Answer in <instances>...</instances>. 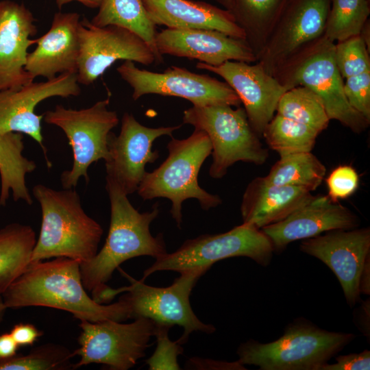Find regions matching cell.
Wrapping results in <instances>:
<instances>
[{"label": "cell", "mask_w": 370, "mask_h": 370, "mask_svg": "<svg viewBox=\"0 0 370 370\" xmlns=\"http://www.w3.org/2000/svg\"><path fill=\"white\" fill-rule=\"evenodd\" d=\"M1 297L7 308L49 307L90 322L130 319V308L123 299L102 304L89 296L82 283L80 262L66 257L30 262Z\"/></svg>", "instance_id": "obj_1"}, {"label": "cell", "mask_w": 370, "mask_h": 370, "mask_svg": "<svg viewBox=\"0 0 370 370\" xmlns=\"http://www.w3.org/2000/svg\"><path fill=\"white\" fill-rule=\"evenodd\" d=\"M106 189L111 212L108 236L95 256L80 264L83 285L93 299L108 286L106 283L114 271L126 260L143 256L156 259L167 253L162 234L153 236L149 230L158 216V204L150 211L140 212L115 185L106 182Z\"/></svg>", "instance_id": "obj_2"}, {"label": "cell", "mask_w": 370, "mask_h": 370, "mask_svg": "<svg viewBox=\"0 0 370 370\" xmlns=\"http://www.w3.org/2000/svg\"><path fill=\"white\" fill-rule=\"evenodd\" d=\"M32 193L40 206L42 221L30 262L58 257L80 264L90 261L98 252L103 230L84 210L77 191L36 184Z\"/></svg>", "instance_id": "obj_3"}, {"label": "cell", "mask_w": 370, "mask_h": 370, "mask_svg": "<svg viewBox=\"0 0 370 370\" xmlns=\"http://www.w3.org/2000/svg\"><path fill=\"white\" fill-rule=\"evenodd\" d=\"M166 147L169 154L166 160L152 172H146L137 191L143 200L169 199L172 204V217L181 228L183 201L197 199L201 208L208 210L220 205L222 200L198 183L199 171L212 152L210 138L204 131L195 129L184 139L171 136Z\"/></svg>", "instance_id": "obj_4"}, {"label": "cell", "mask_w": 370, "mask_h": 370, "mask_svg": "<svg viewBox=\"0 0 370 370\" xmlns=\"http://www.w3.org/2000/svg\"><path fill=\"white\" fill-rule=\"evenodd\" d=\"M334 49V42L323 34L280 64L272 75L286 90L297 86L309 88L320 98L330 120L360 133L367 128L369 121L347 101Z\"/></svg>", "instance_id": "obj_5"}, {"label": "cell", "mask_w": 370, "mask_h": 370, "mask_svg": "<svg viewBox=\"0 0 370 370\" xmlns=\"http://www.w3.org/2000/svg\"><path fill=\"white\" fill-rule=\"evenodd\" d=\"M355 338L354 334L328 331L297 319L274 341L250 339L242 343L237 349L238 361L260 370H321Z\"/></svg>", "instance_id": "obj_6"}, {"label": "cell", "mask_w": 370, "mask_h": 370, "mask_svg": "<svg viewBox=\"0 0 370 370\" xmlns=\"http://www.w3.org/2000/svg\"><path fill=\"white\" fill-rule=\"evenodd\" d=\"M120 271L127 278L130 285L116 289L108 286L94 299L96 302L102 304L110 303L118 294L125 293L120 298L128 304L130 319L143 317L157 323L182 327L184 332L176 341L180 345L186 343L193 332L199 331L208 334L215 332L214 325L206 324L198 319L189 299L197 280L208 271L206 269L182 271L180 275L167 287L145 284V281L136 280Z\"/></svg>", "instance_id": "obj_7"}, {"label": "cell", "mask_w": 370, "mask_h": 370, "mask_svg": "<svg viewBox=\"0 0 370 370\" xmlns=\"http://www.w3.org/2000/svg\"><path fill=\"white\" fill-rule=\"evenodd\" d=\"M183 123L204 131L212 145L209 175L221 179L234 163L263 164L269 156L254 132L243 108L220 104L195 106L184 111Z\"/></svg>", "instance_id": "obj_8"}, {"label": "cell", "mask_w": 370, "mask_h": 370, "mask_svg": "<svg viewBox=\"0 0 370 370\" xmlns=\"http://www.w3.org/2000/svg\"><path fill=\"white\" fill-rule=\"evenodd\" d=\"M274 253L272 244L264 233L256 227L243 223L221 234H204L188 239L175 251L157 258L143 272L145 280L155 272L204 268L206 270L217 262L234 257H247L261 266L269 265Z\"/></svg>", "instance_id": "obj_9"}, {"label": "cell", "mask_w": 370, "mask_h": 370, "mask_svg": "<svg viewBox=\"0 0 370 370\" xmlns=\"http://www.w3.org/2000/svg\"><path fill=\"white\" fill-rule=\"evenodd\" d=\"M110 97L80 110L57 105L43 114L45 123L60 127L66 136L73 151V166L61 175L64 188L75 187L80 177L88 183V169L93 162L108 157V138L119 123L115 111L108 108Z\"/></svg>", "instance_id": "obj_10"}, {"label": "cell", "mask_w": 370, "mask_h": 370, "mask_svg": "<svg viewBox=\"0 0 370 370\" xmlns=\"http://www.w3.org/2000/svg\"><path fill=\"white\" fill-rule=\"evenodd\" d=\"M79 347L72 352L80 360L73 369L92 363L102 364L110 370H127L145 356L156 323L140 317L130 323L114 320L90 322L80 320Z\"/></svg>", "instance_id": "obj_11"}, {"label": "cell", "mask_w": 370, "mask_h": 370, "mask_svg": "<svg viewBox=\"0 0 370 370\" xmlns=\"http://www.w3.org/2000/svg\"><path fill=\"white\" fill-rule=\"evenodd\" d=\"M134 63L124 61L116 71L132 87L135 101L145 95L155 94L183 98L195 106L225 104L238 107L241 104L236 93L225 82L208 75L175 66L158 73L140 69Z\"/></svg>", "instance_id": "obj_12"}, {"label": "cell", "mask_w": 370, "mask_h": 370, "mask_svg": "<svg viewBox=\"0 0 370 370\" xmlns=\"http://www.w3.org/2000/svg\"><path fill=\"white\" fill-rule=\"evenodd\" d=\"M79 84H93L117 60L160 64L149 45L134 32L116 25L99 27L84 17L79 26Z\"/></svg>", "instance_id": "obj_13"}, {"label": "cell", "mask_w": 370, "mask_h": 370, "mask_svg": "<svg viewBox=\"0 0 370 370\" xmlns=\"http://www.w3.org/2000/svg\"><path fill=\"white\" fill-rule=\"evenodd\" d=\"M332 0H286L257 53L269 73L324 33Z\"/></svg>", "instance_id": "obj_14"}, {"label": "cell", "mask_w": 370, "mask_h": 370, "mask_svg": "<svg viewBox=\"0 0 370 370\" xmlns=\"http://www.w3.org/2000/svg\"><path fill=\"white\" fill-rule=\"evenodd\" d=\"M181 127H146L132 114L125 112L119 134L111 132L108 136L106 181L127 195L137 191L146 173V164L153 163L159 158L158 151L152 150L154 140L162 136L171 137L173 132Z\"/></svg>", "instance_id": "obj_15"}, {"label": "cell", "mask_w": 370, "mask_h": 370, "mask_svg": "<svg viewBox=\"0 0 370 370\" xmlns=\"http://www.w3.org/2000/svg\"><path fill=\"white\" fill-rule=\"evenodd\" d=\"M300 250L325 264L336 276L347 303L360 299L359 279L370 256V229L336 230L302 240Z\"/></svg>", "instance_id": "obj_16"}, {"label": "cell", "mask_w": 370, "mask_h": 370, "mask_svg": "<svg viewBox=\"0 0 370 370\" xmlns=\"http://www.w3.org/2000/svg\"><path fill=\"white\" fill-rule=\"evenodd\" d=\"M80 92L77 73H62L45 82H32L18 89L0 91V134L18 132L32 137L40 145L50 167L42 134L43 114H37L36 107L50 97H76Z\"/></svg>", "instance_id": "obj_17"}, {"label": "cell", "mask_w": 370, "mask_h": 370, "mask_svg": "<svg viewBox=\"0 0 370 370\" xmlns=\"http://www.w3.org/2000/svg\"><path fill=\"white\" fill-rule=\"evenodd\" d=\"M198 69L221 77L238 95L244 106L249 124L260 137L274 116L278 102L287 90L279 81L258 62L227 61L219 66L198 62Z\"/></svg>", "instance_id": "obj_18"}, {"label": "cell", "mask_w": 370, "mask_h": 370, "mask_svg": "<svg viewBox=\"0 0 370 370\" xmlns=\"http://www.w3.org/2000/svg\"><path fill=\"white\" fill-rule=\"evenodd\" d=\"M156 45L162 56L198 60L210 66L227 61L252 63L257 60L245 40L213 29L166 28L156 32Z\"/></svg>", "instance_id": "obj_19"}, {"label": "cell", "mask_w": 370, "mask_h": 370, "mask_svg": "<svg viewBox=\"0 0 370 370\" xmlns=\"http://www.w3.org/2000/svg\"><path fill=\"white\" fill-rule=\"evenodd\" d=\"M358 217L328 195L313 196L282 221L261 229L274 252L280 253L294 241L312 238L328 231L358 227Z\"/></svg>", "instance_id": "obj_20"}, {"label": "cell", "mask_w": 370, "mask_h": 370, "mask_svg": "<svg viewBox=\"0 0 370 370\" xmlns=\"http://www.w3.org/2000/svg\"><path fill=\"white\" fill-rule=\"evenodd\" d=\"M36 19L23 4L0 1V91L18 89L34 82L25 69L28 48L38 31Z\"/></svg>", "instance_id": "obj_21"}, {"label": "cell", "mask_w": 370, "mask_h": 370, "mask_svg": "<svg viewBox=\"0 0 370 370\" xmlns=\"http://www.w3.org/2000/svg\"><path fill=\"white\" fill-rule=\"evenodd\" d=\"M80 14L57 12L47 32L36 38L35 49L29 53L26 71L34 78L51 79L66 73H77L79 53Z\"/></svg>", "instance_id": "obj_22"}, {"label": "cell", "mask_w": 370, "mask_h": 370, "mask_svg": "<svg viewBox=\"0 0 370 370\" xmlns=\"http://www.w3.org/2000/svg\"><path fill=\"white\" fill-rule=\"evenodd\" d=\"M155 25L173 29H213L246 40V34L232 12L193 0H142Z\"/></svg>", "instance_id": "obj_23"}, {"label": "cell", "mask_w": 370, "mask_h": 370, "mask_svg": "<svg viewBox=\"0 0 370 370\" xmlns=\"http://www.w3.org/2000/svg\"><path fill=\"white\" fill-rule=\"evenodd\" d=\"M312 197L304 188L275 185L264 177H256L243 195L240 208L243 223L261 230L283 220Z\"/></svg>", "instance_id": "obj_24"}, {"label": "cell", "mask_w": 370, "mask_h": 370, "mask_svg": "<svg viewBox=\"0 0 370 370\" xmlns=\"http://www.w3.org/2000/svg\"><path fill=\"white\" fill-rule=\"evenodd\" d=\"M23 149L21 133L0 134V206L5 205L10 191L15 201L23 200L28 205L33 203L25 177L36 169V164L23 155Z\"/></svg>", "instance_id": "obj_25"}, {"label": "cell", "mask_w": 370, "mask_h": 370, "mask_svg": "<svg viewBox=\"0 0 370 370\" xmlns=\"http://www.w3.org/2000/svg\"><path fill=\"white\" fill-rule=\"evenodd\" d=\"M36 240L28 225L13 223L0 230V295L29 264Z\"/></svg>", "instance_id": "obj_26"}, {"label": "cell", "mask_w": 370, "mask_h": 370, "mask_svg": "<svg viewBox=\"0 0 370 370\" xmlns=\"http://www.w3.org/2000/svg\"><path fill=\"white\" fill-rule=\"evenodd\" d=\"M90 22L99 27L116 25L134 32L149 45L159 63L164 62L156 45V25L148 16L142 0H102Z\"/></svg>", "instance_id": "obj_27"}, {"label": "cell", "mask_w": 370, "mask_h": 370, "mask_svg": "<svg viewBox=\"0 0 370 370\" xmlns=\"http://www.w3.org/2000/svg\"><path fill=\"white\" fill-rule=\"evenodd\" d=\"M325 172L324 164L311 151L299 152L280 156L264 178L273 184L312 192L320 186Z\"/></svg>", "instance_id": "obj_28"}, {"label": "cell", "mask_w": 370, "mask_h": 370, "mask_svg": "<svg viewBox=\"0 0 370 370\" xmlns=\"http://www.w3.org/2000/svg\"><path fill=\"white\" fill-rule=\"evenodd\" d=\"M286 0H232L230 12L246 34V41L255 52L281 11ZM257 52V53H258ZM257 54V53H256Z\"/></svg>", "instance_id": "obj_29"}, {"label": "cell", "mask_w": 370, "mask_h": 370, "mask_svg": "<svg viewBox=\"0 0 370 370\" xmlns=\"http://www.w3.org/2000/svg\"><path fill=\"white\" fill-rule=\"evenodd\" d=\"M319 132L276 114L264 127L263 136L269 147L280 156L312 150Z\"/></svg>", "instance_id": "obj_30"}, {"label": "cell", "mask_w": 370, "mask_h": 370, "mask_svg": "<svg viewBox=\"0 0 370 370\" xmlns=\"http://www.w3.org/2000/svg\"><path fill=\"white\" fill-rule=\"evenodd\" d=\"M276 112L319 133L328 127L330 121L320 98L303 86L286 90L278 102Z\"/></svg>", "instance_id": "obj_31"}, {"label": "cell", "mask_w": 370, "mask_h": 370, "mask_svg": "<svg viewBox=\"0 0 370 370\" xmlns=\"http://www.w3.org/2000/svg\"><path fill=\"white\" fill-rule=\"evenodd\" d=\"M369 13L370 0H332L323 35L333 42L360 35Z\"/></svg>", "instance_id": "obj_32"}, {"label": "cell", "mask_w": 370, "mask_h": 370, "mask_svg": "<svg viewBox=\"0 0 370 370\" xmlns=\"http://www.w3.org/2000/svg\"><path fill=\"white\" fill-rule=\"evenodd\" d=\"M72 352L66 347L47 343L34 348L27 354L0 360V370L73 369Z\"/></svg>", "instance_id": "obj_33"}, {"label": "cell", "mask_w": 370, "mask_h": 370, "mask_svg": "<svg viewBox=\"0 0 370 370\" xmlns=\"http://www.w3.org/2000/svg\"><path fill=\"white\" fill-rule=\"evenodd\" d=\"M334 59L343 78L370 71L369 50L360 35L337 42Z\"/></svg>", "instance_id": "obj_34"}, {"label": "cell", "mask_w": 370, "mask_h": 370, "mask_svg": "<svg viewBox=\"0 0 370 370\" xmlns=\"http://www.w3.org/2000/svg\"><path fill=\"white\" fill-rule=\"evenodd\" d=\"M156 323L154 336L157 345L153 354L146 363L149 370L181 369L177 356L183 353L182 345L172 341L169 337V331L172 326L167 324Z\"/></svg>", "instance_id": "obj_35"}, {"label": "cell", "mask_w": 370, "mask_h": 370, "mask_svg": "<svg viewBox=\"0 0 370 370\" xmlns=\"http://www.w3.org/2000/svg\"><path fill=\"white\" fill-rule=\"evenodd\" d=\"M343 90L351 107L370 121V71L345 78Z\"/></svg>", "instance_id": "obj_36"}, {"label": "cell", "mask_w": 370, "mask_h": 370, "mask_svg": "<svg viewBox=\"0 0 370 370\" xmlns=\"http://www.w3.org/2000/svg\"><path fill=\"white\" fill-rule=\"evenodd\" d=\"M328 196L333 201L351 196L358 188L359 177L351 166L341 165L332 170L327 177Z\"/></svg>", "instance_id": "obj_37"}, {"label": "cell", "mask_w": 370, "mask_h": 370, "mask_svg": "<svg viewBox=\"0 0 370 370\" xmlns=\"http://www.w3.org/2000/svg\"><path fill=\"white\" fill-rule=\"evenodd\" d=\"M335 362H327L321 370H369L370 351L341 355L335 358Z\"/></svg>", "instance_id": "obj_38"}, {"label": "cell", "mask_w": 370, "mask_h": 370, "mask_svg": "<svg viewBox=\"0 0 370 370\" xmlns=\"http://www.w3.org/2000/svg\"><path fill=\"white\" fill-rule=\"evenodd\" d=\"M18 345H32L42 335V332L31 323H17L12 328L10 332Z\"/></svg>", "instance_id": "obj_39"}, {"label": "cell", "mask_w": 370, "mask_h": 370, "mask_svg": "<svg viewBox=\"0 0 370 370\" xmlns=\"http://www.w3.org/2000/svg\"><path fill=\"white\" fill-rule=\"evenodd\" d=\"M188 369H246L238 360L235 362L217 361L208 358L193 357L186 363Z\"/></svg>", "instance_id": "obj_40"}, {"label": "cell", "mask_w": 370, "mask_h": 370, "mask_svg": "<svg viewBox=\"0 0 370 370\" xmlns=\"http://www.w3.org/2000/svg\"><path fill=\"white\" fill-rule=\"evenodd\" d=\"M18 345L10 333L0 335V360H5L16 354Z\"/></svg>", "instance_id": "obj_41"}, {"label": "cell", "mask_w": 370, "mask_h": 370, "mask_svg": "<svg viewBox=\"0 0 370 370\" xmlns=\"http://www.w3.org/2000/svg\"><path fill=\"white\" fill-rule=\"evenodd\" d=\"M359 292L360 294L370 295V256L366 259L359 279Z\"/></svg>", "instance_id": "obj_42"}, {"label": "cell", "mask_w": 370, "mask_h": 370, "mask_svg": "<svg viewBox=\"0 0 370 370\" xmlns=\"http://www.w3.org/2000/svg\"><path fill=\"white\" fill-rule=\"evenodd\" d=\"M369 299L365 301L360 306L358 315V323L361 331L367 336H369Z\"/></svg>", "instance_id": "obj_43"}, {"label": "cell", "mask_w": 370, "mask_h": 370, "mask_svg": "<svg viewBox=\"0 0 370 370\" xmlns=\"http://www.w3.org/2000/svg\"><path fill=\"white\" fill-rule=\"evenodd\" d=\"M72 1H77L88 8H99L102 0H56L58 8L60 10L62 7Z\"/></svg>", "instance_id": "obj_44"}, {"label": "cell", "mask_w": 370, "mask_h": 370, "mask_svg": "<svg viewBox=\"0 0 370 370\" xmlns=\"http://www.w3.org/2000/svg\"><path fill=\"white\" fill-rule=\"evenodd\" d=\"M225 9L231 10L232 8V0H216Z\"/></svg>", "instance_id": "obj_45"}, {"label": "cell", "mask_w": 370, "mask_h": 370, "mask_svg": "<svg viewBox=\"0 0 370 370\" xmlns=\"http://www.w3.org/2000/svg\"><path fill=\"white\" fill-rule=\"evenodd\" d=\"M7 309L1 295H0V322L2 321L5 310Z\"/></svg>", "instance_id": "obj_46"}]
</instances>
